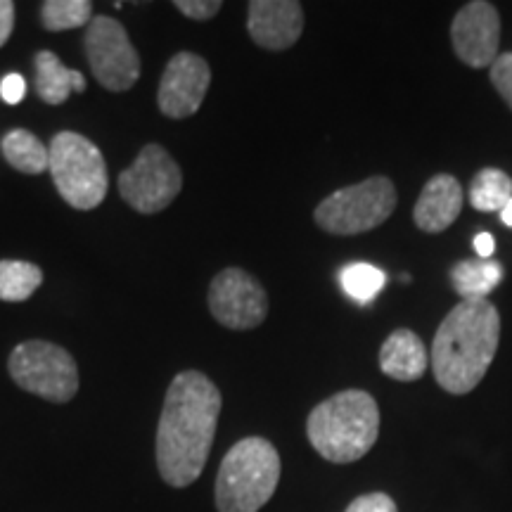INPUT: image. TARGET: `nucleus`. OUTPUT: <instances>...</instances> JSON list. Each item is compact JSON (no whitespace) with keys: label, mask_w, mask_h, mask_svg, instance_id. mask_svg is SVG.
<instances>
[{"label":"nucleus","mask_w":512,"mask_h":512,"mask_svg":"<svg viewBox=\"0 0 512 512\" xmlns=\"http://www.w3.org/2000/svg\"><path fill=\"white\" fill-rule=\"evenodd\" d=\"M27 95V81H24L22 74L12 72L5 74L3 81H0V98H3L5 105H19Z\"/></svg>","instance_id":"obj_26"},{"label":"nucleus","mask_w":512,"mask_h":512,"mask_svg":"<svg viewBox=\"0 0 512 512\" xmlns=\"http://www.w3.org/2000/svg\"><path fill=\"white\" fill-rule=\"evenodd\" d=\"M183 188V171L162 145L150 143L136 162L119 174V192L140 214H157L176 200Z\"/></svg>","instance_id":"obj_9"},{"label":"nucleus","mask_w":512,"mask_h":512,"mask_svg":"<svg viewBox=\"0 0 512 512\" xmlns=\"http://www.w3.org/2000/svg\"><path fill=\"white\" fill-rule=\"evenodd\" d=\"M463 185L456 176L437 174L422 188L418 202L413 207V221L422 233H444L456 223L463 211Z\"/></svg>","instance_id":"obj_14"},{"label":"nucleus","mask_w":512,"mask_h":512,"mask_svg":"<svg viewBox=\"0 0 512 512\" xmlns=\"http://www.w3.org/2000/svg\"><path fill=\"white\" fill-rule=\"evenodd\" d=\"M247 31L259 48H292L302 38L304 8L297 0H252L247 15Z\"/></svg>","instance_id":"obj_13"},{"label":"nucleus","mask_w":512,"mask_h":512,"mask_svg":"<svg viewBox=\"0 0 512 512\" xmlns=\"http://www.w3.org/2000/svg\"><path fill=\"white\" fill-rule=\"evenodd\" d=\"M95 81L112 93H124L140 79V55L124 24L110 15H95L83 36Z\"/></svg>","instance_id":"obj_8"},{"label":"nucleus","mask_w":512,"mask_h":512,"mask_svg":"<svg viewBox=\"0 0 512 512\" xmlns=\"http://www.w3.org/2000/svg\"><path fill=\"white\" fill-rule=\"evenodd\" d=\"M91 19L93 3H88V0H46L41 5V24L48 31L88 27Z\"/></svg>","instance_id":"obj_22"},{"label":"nucleus","mask_w":512,"mask_h":512,"mask_svg":"<svg viewBox=\"0 0 512 512\" xmlns=\"http://www.w3.org/2000/svg\"><path fill=\"white\" fill-rule=\"evenodd\" d=\"M451 43L456 57L467 67H491L501 46V15L494 3L472 0L451 22Z\"/></svg>","instance_id":"obj_12"},{"label":"nucleus","mask_w":512,"mask_h":512,"mask_svg":"<svg viewBox=\"0 0 512 512\" xmlns=\"http://www.w3.org/2000/svg\"><path fill=\"white\" fill-rule=\"evenodd\" d=\"M394 209L396 188L392 178L370 176L325 197L313 211V221L325 233L351 238L380 228L394 214Z\"/></svg>","instance_id":"obj_6"},{"label":"nucleus","mask_w":512,"mask_h":512,"mask_svg":"<svg viewBox=\"0 0 512 512\" xmlns=\"http://www.w3.org/2000/svg\"><path fill=\"white\" fill-rule=\"evenodd\" d=\"M209 311L228 330L259 328L268 316V294L252 273L223 268L209 285Z\"/></svg>","instance_id":"obj_10"},{"label":"nucleus","mask_w":512,"mask_h":512,"mask_svg":"<svg viewBox=\"0 0 512 512\" xmlns=\"http://www.w3.org/2000/svg\"><path fill=\"white\" fill-rule=\"evenodd\" d=\"M211 83V69L204 57L181 50L166 64L159 81L157 105L169 119H188L200 112Z\"/></svg>","instance_id":"obj_11"},{"label":"nucleus","mask_w":512,"mask_h":512,"mask_svg":"<svg viewBox=\"0 0 512 512\" xmlns=\"http://www.w3.org/2000/svg\"><path fill=\"white\" fill-rule=\"evenodd\" d=\"M472 247H475V252L479 254V259H491L496 252V240L494 235L489 233H479L475 240H472Z\"/></svg>","instance_id":"obj_28"},{"label":"nucleus","mask_w":512,"mask_h":512,"mask_svg":"<svg viewBox=\"0 0 512 512\" xmlns=\"http://www.w3.org/2000/svg\"><path fill=\"white\" fill-rule=\"evenodd\" d=\"M501 342V313L489 299L460 302L441 320L430 366L434 380L453 396L470 394L484 380Z\"/></svg>","instance_id":"obj_2"},{"label":"nucleus","mask_w":512,"mask_h":512,"mask_svg":"<svg viewBox=\"0 0 512 512\" xmlns=\"http://www.w3.org/2000/svg\"><path fill=\"white\" fill-rule=\"evenodd\" d=\"M489 79L494 83L496 93L505 100L512 110V53H501L489 67Z\"/></svg>","instance_id":"obj_23"},{"label":"nucleus","mask_w":512,"mask_h":512,"mask_svg":"<svg viewBox=\"0 0 512 512\" xmlns=\"http://www.w3.org/2000/svg\"><path fill=\"white\" fill-rule=\"evenodd\" d=\"M221 406L219 387L200 370H183L169 384L157 427V467L166 484L185 489L200 479Z\"/></svg>","instance_id":"obj_1"},{"label":"nucleus","mask_w":512,"mask_h":512,"mask_svg":"<svg viewBox=\"0 0 512 512\" xmlns=\"http://www.w3.org/2000/svg\"><path fill=\"white\" fill-rule=\"evenodd\" d=\"M176 10H181L188 19L195 22H207V19L216 17L223 8L221 0H176Z\"/></svg>","instance_id":"obj_24"},{"label":"nucleus","mask_w":512,"mask_h":512,"mask_svg":"<svg viewBox=\"0 0 512 512\" xmlns=\"http://www.w3.org/2000/svg\"><path fill=\"white\" fill-rule=\"evenodd\" d=\"M50 174L69 207L91 211L105 200L110 178L100 147L74 131H60L50 140Z\"/></svg>","instance_id":"obj_5"},{"label":"nucleus","mask_w":512,"mask_h":512,"mask_svg":"<svg viewBox=\"0 0 512 512\" xmlns=\"http://www.w3.org/2000/svg\"><path fill=\"white\" fill-rule=\"evenodd\" d=\"M12 29H15V3L10 0H0V48L8 43L12 36Z\"/></svg>","instance_id":"obj_27"},{"label":"nucleus","mask_w":512,"mask_h":512,"mask_svg":"<svg viewBox=\"0 0 512 512\" xmlns=\"http://www.w3.org/2000/svg\"><path fill=\"white\" fill-rule=\"evenodd\" d=\"M8 370L24 392L53 403L72 401L79 392V368L67 349L46 339H29L12 349Z\"/></svg>","instance_id":"obj_7"},{"label":"nucleus","mask_w":512,"mask_h":512,"mask_svg":"<svg viewBox=\"0 0 512 512\" xmlns=\"http://www.w3.org/2000/svg\"><path fill=\"white\" fill-rule=\"evenodd\" d=\"M512 200V178L503 169L496 166H486L479 169L470 181V204L472 209L484 211V214H494L508 207Z\"/></svg>","instance_id":"obj_19"},{"label":"nucleus","mask_w":512,"mask_h":512,"mask_svg":"<svg viewBox=\"0 0 512 512\" xmlns=\"http://www.w3.org/2000/svg\"><path fill=\"white\" fill-rule=\"evenodd\" d=\"M36 95L46 105H62L72 93L86 91V76L76 69L64 67L53 50L36 55Z\"/></svg>","instance_id":"obj_16"},{"label":"nucleus","mask_w":512,"mask_h":512,"mask_svg":"<svg viewBox=\"0 0 512 512\" xmlns=\"http://www.w3.org/2000/svg\"><path fill=\"white\" fill-rule=\"evenodd\" d=\"M384 283H387V273L366 261H354L347 264L339 271V285L347 292L349 299H354L356 304H370L377 294L382 292Z\"/></svg>","instance_id":"obj_21"},{"label":"nucleus","mask_w":512,"mask_h":512,"mask_svg":"<svg viewBox=\"0 0 512 512\" xmlns=\"http://www.w3.org/2000/svg\"><path fill=\"white\" fill-rule=\"evenodd\" d=\"M501 221L505 223V226L512 228V200L508 202V207H505V209L501 211Z\"/></svg>","instance_id":"obj_29"},{"label":"nucleus","mask_w":512,"mask_h":512,"mask_svg":"<svg viewBox=\"0 0 512 512\" xmlns=\"http://www.w3.org/2000/svg\"><path fill=\"white\" fill-rule=\"evenodd\" d=\"M344 512H399V508H396L394 498L389 494L373 491V494H363L354 498Z\"/></svg>","instance_id":"obj_25"},{"label":"nucleus","mask_w":512,"mask_h":512,"mask_svg":"<svg viewBox=\"0 0 512 512\" xmlns=\"http://www.w3.org/2000/svg\"><path fill=\"white\" fill-rule=\"evenodd\" d=\"M503 264L496 259H467L451 268V285L463 302H479L501 285Z\"/></svg>","instance_id":"obj_17"},{"label":"nucleus","mask_w":512,"mask_h":512,"mask_svg":"<svg viewBox=\"0 0 512 512\" xmlns=\"http://www.w3.org/2000/svg\"><path fill=\"white\" fill-rule=\"evenodd\" d=\"M43 283V271L31 261H0V302H27Z\"/></svg>","instance_id":"obj_20"},{"label":"nucleus","mask_w":512,"mask_h":512,"mask_svg":"<svg viewBox=\"0 0 512 512\" xmlns=\"http://www.w3.org/2000/svg\"><path fill=\"white\" fill-rule=\"evenodd\" d=\"M0 152H3L5 162L12 169H17L19 174L38 176L50 164L48 147L27 128H12V131L5 133L3 140H0Z\"/></svg>","instance_id":"obj_18"},{"label":"nucleus","mask_w":512,"mask_h":512,"mask_svg":"<svg viewBox=\"0 0 512 512\" xmlns=\"http://www.w3.org/2000/svg\"><path fill=\"white\" fill-rule=\"evenodd\" d=\"M380 370L396 382H415L430 368V351L425 349V342L418 337V332L399 328L384 339L377 354Z\"/></svg>","instance_id":"obj_15"},{"label":"nucleus","mask_w":512,"mask_h":512,"mask_svg":"<svg viewBox=\"0 0 512 512\" xmlns=\"http://www.w3.org/2000/svg\"><path fill=\"white\" fill-rule=\"evenodd\" d=\"M280 453L264 437L240 439L216 475V510L219 512H259L278 489Z\"/></svg>","instance_id":"obj_4"},{"label":"nucleus","mask_w":512,"mask_h":512,"mask_svg":"<svg viewBox=\"0 0 512 512\" xmlns=\"http://www.w3.org/2000/svg\"><path fill=\"white\" fill-rule=\"evenodd\" d=\"M306 437L320 458L347 465L368 456L380 437V406L363 389H344L320 401L306 420Z\"/></svg>","instance_id":"obj_3"}]
</instances>
